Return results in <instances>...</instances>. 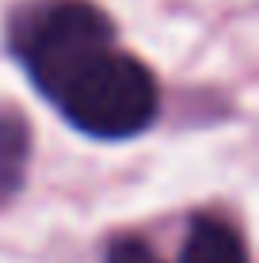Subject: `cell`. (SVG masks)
<instances>
[{
    "instance_id": "cell-5",
    "label": "cell",
    "mask_w": 259,
    "mask_h": 263,
    "mask_svg": "<svg viewBox=\"0 0 259 263\" xmlns=\"http://www.w3.org/2000/svg\"><path fill=\"white\" fill-rule=\"evenodd\" d=\"M107 263H160L156 252L149 248V244L141 240H118L111 248V256H107Z\"/></svg>"
},
{
    "instance_id": "cell-3",
    "label": "cell",
    "mask_w": 259,
    "mask_h": 263,
    "mask_svg": "<svg viewBox=\"0 0 259 263\" xmlns=\"http://www.w3.org/2000/svg\"><path fill=\"white\" fill-rule=\"evenodd\" d=\"M183 263H248V252L233 225L217 217H198L187 233Z\"/></svg>"
},
{
    "instance_id": "cell-2",
    "label": "cell",
    "mask_w": 259,
    "mask_h": 263,
    "mask_svg": "<svg viewBox=\"0 0 259 263\" xmlns=\"http://www.w3.org/2000/svg\"><path fill=\"white\" fill-rule=\"evenodd\" d=\"M156 80L137 58L118 50H103L92 65L73 77V84L57 96V107L76 130L92 138H133L156 115Z\"/></svg>"
},
{
    "instance_id": "cell-4",
    "label": "cell",
    "mask_w": 259,
    "mask_h": 263,
    "mask_svg": "<svg viewBox=\"0 0 259 263\" xmlns=\"http://www.w3.org/2000/svg\"><path fill=\"white\" fill-rule=\"evenodd\" d=\"M31 134L19 115H0V202H8L23 187Z\"/></svg>"
},
{
    "instance_id": "cell-1",
    "label": "cell",
    "mask_w": 259,
    "mask_h": 263,
    "mask_svg": "<svg viewBox=\"0 0 259 263\" xmlns=\"http://www.w3.org/2000/svg\"><path fill=\"white\" fill-rule=\"evenodd\" d=\"M111 20L84 0H53L46 8H34L12 27V46L23 69L53 103L73 84L80 69L92 65L103 50H111Z\"/></svg>"
}]
</instances>
